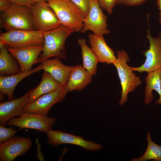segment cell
I'll return each mask as SVG.
<instances>
[{"label": "cell", "instance_id": "26", "mask_svg": "<svg viewBox=\"0 0 161 161\" xmlns=\"http://www.w3.org/2000/svg\"><path fill=\"white\" fill-rule=\"evenodd\" d=\"M87 15L90 8V0H70Z\"/></svg>", "mask_w": 161, "mask_h": 161}, {"label": "cell", "instance_id": "11", "mask_svg": "<svg viewBox=\"0 0 161 161\" xmlns=\"http://www.w3.org/2000/svg\"><path fill=\"white\" fill-rule=\"evenodd\" d=\"M48 143L54 147L64 144L75 145L85 150L97 151L102 148V145L84 140L78 136L59 130H49L46 133Z\"/></svg>", "mask_w": 161, "mask_h": 161}, {"label": "cell", "instance_id": "16", "mask_svg": "<svg viewBox=\"0 0 161 161\" xmlns=\"http://www.w3.org/2000/svg\"><path fill=\"white\" fill-rule=\"evenodd\" d=\"M60 58L56 57L47 59L39 62L41 64L42 69L49 73L61 85L66 84L70 73L74 66H67L62 64Z\"/></svg>", "mask_w": 161, "mask_h": 161}, {"label": "cell", "instance_id": "19", "mask_svg": "<svg viewBox=\"0 0 161 161\" xmlns=\"http://www.w3.org/2000/svg\"><path fill=\"white\" fill-rule=\"evenodd\" d=\"M145 104L148 105L153 100L154 96L152 91L155 90L160 96L156 101L155 103L161 104V69L148 73L145 78Z\"/></svg>", "mask_w": 161, "mask_h": 161}, {"label": "cell", "instance_id": "6", "mask_svg": "<svg viewBox=\"0 0 161 161\" xmlns=\"http://www.w3.org/2000/svg\"><path fill=\"white\" fill-rule=\"evenodd\" d=\"M56 121L54 117L39 114L23 112L19 117H14L10 119L5 126H14L19 128V130L30 129L46 133L52 129Z\"/></svg>", "mask_w": 161, "mask_h": 161}, {"label": "cell", "instance_id": "18", "mask_svg": "<svg viewBox=\"0 0 161 161\" xmlns=\"http://www.w3.org/2000/svg\"><path fill=\"white\" fill-rule=\"evenodd\" d=\"M92 75L81 65L74 66L66 84L69 91H81L91 82Z\"/></svg>", "mask_w": 161, "mask_h": 161}, {"label": "cell", "instance_id": "7", "mask_svg": "<svg viewBox=\"0 0 161 161\" xmlns=\"http://www.w3.org/2000/svg\"><path fill=\"white\" fill-rule=\"evenodd\" d=\"M69 91L66 85H61L55 90L44 94L34 101L27 103L22 112L36 113L47 116L55 104L62 101Z\"/></svg>", "mask_w": 161, "mask_h": 161}, {"label": "cell", "instance_id": "15", "mask_svg": "<svg viewBox=\"0 0 161 161\" xmlns=\"http://www.w3.org/2000/svg\"><path fill=\"white\" fill-rule=\"evenodd\" d=\"M88 36L91 49L97 56L99 62L108 64H113L117 58L114 52L108 45L103 35L90 33Z\"/></svg>", "mask_w": 161, "mask_h": 161}, {"label": "cell", "instance_id": "23", "mask_svg": "<svg viewBox=\"0 0 161 161\" xmlns=\"http://www.w3.org/2000/svg\"><path fill=\"white\" fill-rule=\"evenodd\" d=\"M146 140L148 145L144 154L141 157L132 159L131 161H145L150 160L161 161V146L152 140L150 132L147 134Z\"/></svg>", "mask_w": 161, "mask_h": 161}, {"label": "cell", "instance_id": "14", "mask_svg": "<svg viewBox=\"0 0 161 161\" xmlns=\"http://www.w3.org/2000/svg\"><path fill=\"white\" fill-rule=\"evenodd\" d=\"M32 90H30L22 97L0 103V125L4 126L11 118L19 116L24 107L27 103Z\"/></svg>", "mask_w": 161, "mask_h": 161}, {"label": "cell", "instance_id": "21", "mask_svg": "<svg viewBox=\"0 0 161 161\" xmlns=\"http://www.w3.org/2000/svg\"><path fill=\"white\" fill-rule=\"evenodd\" d=\"M78 43L81 48L83 67L92 76L95 75L97 71V64L99 62L98 58L87 45L86 39L79 38Z\"/></svg>", "mask_w": 161, "mask_h": 161}, {"label": "cell", "instance_id": "22", "mask_svg": "<svg viewBox=\"0 0 161 161\" xmlns=\"http://www.w3.org/2000/svg\"><path fill=\"white\" fill-rule=\"evenodd\" d=\"M9 52L6 45L0 48V76L13 75L21 72L18 64Z\"/></svg>", "mask_w": 161, "mask_h": 161}, {"label": "cell", "instance_id": "3", "mask_svg": "<svg viewBox=\"0 0 161 161\" xmlns=\"http://www.w3.org/2000/svg\"><path fill=\"white\" fill-rule=\"evenodd\" d=\"M0 26L5 30H34L32 12L30 7L12 4L1 13Z\"/></svg>", "mask_w": 161, "mask_h": 161}, {"label": "cell", "instance_id": "20", "mask_svg": "<svg viewBox=\"0 0 161 161\" xmlns=\"http://www.w3.org/2000/svg\"><path fill=\"white\" fill-rule=\"evenodd\" d=\"M61 85L48 72L44 71L38 86L32 90L28 103L31 102L44 94L54 91Z\"/></svg>", "mask_w": 161, "mask_h": 161}, {"label": "cell", "instance_id": "25", "mask_svg": "<svg viewBox=\"0 0 161 161\" xmlns=\"http://www.w3.org/2000/svg\"><path fill=\"white\" fill-rule=\"evenodd\" d=\"M97 0L101 9L105 10L109 14H112L117 1V0Z\"/></svg>", "mask_w": 161, "mask_h": 161}, {"label": "cell", "instance_id": "24", "mask_svg": "<svg viewBox=\"0 0 161 161\" xmlns=\"http://www.w3.org/2000/svg\"><path fill=\"white\" fill-rule=\"evenodd\" d=\"M17 133V131L12 127H5L4 126H0V145L1 144L13 137Z\"/></svg>", "mask_w": 161, "mask_h": 161}, {"label": "cell", "instance_id": "10", "mask_svg": "<svg viewBox=\"0 0 161 161\" xmlns=\"http://www.w3.org/2000/svg\"><path fill=\"white\" fill-rule=\"evenodd\" d=\"M147 38L149 40V49L143 52L146 57L144 63L140 66L131 67L133 71L140 73L146 72L148 73L161 69V33L157 37L154 38L147 30Z\"/></svg>", "mask_w": 161, "mask_h": 161}, {"label": "cell", "instance_id": "31", "mask_svg": "<svg viewBox=\"0 0 161 161\" xmlns=\"http://www.w3.org/2000/svg\"><path fill=\"white\" fill-rule=\"evenodd\" d=\"M156 4L158 7L160 12L159 13V20L160 23L161 24V0H157Z\"/></svg>", "mask_w": 161, "mask_h": 161}, {"label": "cell", "instance_id": "27", "mask_svg": "<svg viewBox=\"0 0 161 161\" xmlns=\"http://www.w3.org/2000/svg\"><path fill=\"white\" fill-rule=\"evenodd\" d=\"M147 0H117L116 5L123 4L126 6H133L143 4Z\"/></svg>", "mask_w": 161, "mask_h": 161}, {"label": "cell", "instance_id": "30", "mask_svg": "<svg viewBox=\"0 0 161 161\" xmlns=\"http://www.w3.org/2000/svg\"><path fill=\"white\" fill-rule=\"evenodd\" d=\"M36 142L37 145L36 157L37 159L39 160L40 161H44V155L41 151L40 148L41 145L38 142V139L37 138L36 139Z\"/></svg>", "mask_w": 161, "mask_h": 161}, {"label": "cell", "instance_id": "12", "mask_svg": "<svg viewBox=\"0 0 161 161\" xmlns=\"http://www.w3.org/2000/svg\"><path fill=\"white\" fill-rule=\"evenodd\" d=\"M32 144L30 138L13 137L0 145V161H13L18 157L25 154Z\"/></svg>", "mask_w": 161, "mask_h": 161}, {"label": "cell", "instance_id": "17", "mask_svg": "<svg viewBox=\"0 0 161 161\" xmlns=\"http://www.w3.org/2000/svg\"><path fill=\"white\" fill-rule=\"evenodd\" d=\"M42 69L41 64L35 68L29 71L21 72L9 76H0V92L7 95V100L14 99L13 92L17 84L26 77Z\"/></svg>", "mask_w": 161, "mask_h": 161}, {"label": "cell", "instance_id": "1", "mask_svg": "<svg viewBox=\"0 0 161 161\" xmlns=\"http://www.w3.org/2000/svg\"><path fill=\"white\" fill-rule=\"evenodd\" d=\"M75 32L73 28L61 25L56 29L44 32L43 48L37 63L52 57L66 59L67 55L65 42L67 38Z\"/></svg>", "mask_w": 161, "mask_h": 161}, {"label": "cell", "instance_id": "4", "mask_svg": "<svg viewBox=\"0 0 161 161\" xmlns=\"http://www.w3.org/2000/svg\"><path fill=\"white\" fill-rule=\"evenodd\" d=\"M117 58L113 63L116 68L122 88L121 99L118 103L122 106L127 100L128 94L134 91L142 83L140 78L133 72L131 67L127 62L130 58L127 52L124 50H117Z\"/></svg>", "mask_w": 161, "mask_h": 161}, {"label": "cell", "instance_id": "2", "mask_svg": "<svg viewBox=\"0 0 161 161\" xmlns=\"http://www.w3.org/2000/svg\"><path fill=\"white\" fill-rule=\"evenodd\" d=\"M55 12L61 25L81 31L86 16L70 0H46Z\"/></svg>", "mask_w": 161, "mask_h": 161}, {"label": "cell", "instance_id": "28", "mask_svg": "<svg viewBox=\"0 0 161 161\" xmlns=\"http://www.w3.org/2000/svg\"><path fill=\"white\" fill-rule=\"evenodd\" d=\"M12 4L18 5H26L31 7L35 3L31 0H9Z\"/></svg>", "mask_w": 161, "mask_h": 161}, {"label": "cell", "instance_id": "8", "mask_svg": "<svg viewBox=\"0 0 161 161\" xmlns=\"http://www.w3.org/2000/svg\"><path fill=\"white\" fill-rule=\"evenodd\" d=\"M34 30L43 32L56 29L61 25L53 10L44 3H35L30 7Z\"/></svg>", "mask_w": 161, "mask_h": 161}, {"label": "cell", "instance_id": "32", "mask_svg": "<svg viewBox=\"0 0 161 161\" xmlns=\"http://www.w3.org/2000/svg\"><path fill=\"white\" fill-rule=\"evenodd\" d=\"M34 2L37 3H44L46 2V0H31Z\"/></svg>", "mask_w": 161, "mask_h": 161}, {"label": "cell", "instance_id": "5", "mask_svg": "<svg viewBox=\"0 0 161 161\" xmlns=\"http://www.w3.org/2000/svg\"><path fill=\"white\" fill-rule=\"evenodd\" d=\"M44 32L36 30H12L1 34L0 48L7 45L10 48L20 49L43 45Z\"/></svg>", "mask_w": 161, "mask_h": 161}, {"label": "cell", "instance_id": "13", "mask_svg": "<svg viewBox=\"0 0 161 161\" xmlns=\"http://www.w3.org/2000/svg\"><path fill=\"white\" fill-rule=\"evenodd\" d=\"M43 48V45H38L20 49L10 48L8 50L18 61L21 72H26L31 70L33 65L37 63Z\"/></svg>", "mask_w": 161, "mask_h": 161}, {"label": "cell", "instance_id": "29", "mask_svg": "<svg viewBox=\"0 0 161 161\" xmlns=\"http://www.w3.org/2000/svg\"><path fill=\"white\" fill-rule=\"evenodd\" d=\"M12 4L9 0H0V11L1 13L7 10Z\"/></svg>", "mask_w": 161, "mask_h": 161}, {"label": "cell", "instance_id": "9", "mask_svg": "<svg viewBox=\"0 0 161 161\" xmlns=\"http://www.w3.org/2000/svg\"><path fill=\"white\" fill-rule=\"evenodd\" d=\"M107 16L103 12L97 0H90L89 11L84 19L82 33L88 30L94 34L103 35L108 34L110 31L107 29Z\"/></svg>", "mask_w": 161, "mask_h": 161}]
</instances>
